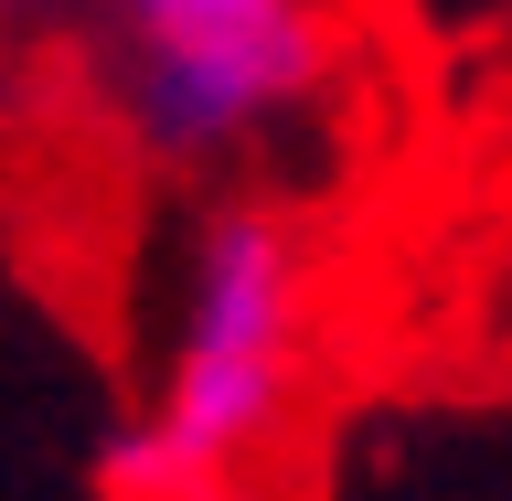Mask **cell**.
Returning <instances> with one entry per match:
<instances>
[{"label":"cell","instance_id":"6da1fadb","mask_svg":"<svg viewBox=\"0 0 512 501\" xmlns=\"http://www.w3.org/2000/svg\"><path fill=\"white\" fill-rule=\"evenodd\" d=\"M320 331V235L224 182L182 235L150 395L96 438V501H246L278 459Z\"/></svg>","mask_w":512,"mask_h":501},{"label":"cell","instance_id":"7a4b0ae2","mask_svg":"<svg viewBox=\"0 0 512 501\" xmlns=\"http://www.w3.org/2000/svg\"><path fill=\"white\" fill-rule=\"evenodd\" d=\"M54 43L107 150L160 182H246L342 96L331 0H75Z\"/></svg>","mask_w":512,"mask_h":501},{"label":"cell","instance_id":"3957f363","mask_svg":"<svg viewBox=\"0 0 512 501\" xmlns=\"http://www.w3.org/2000/svg\"><path fill=\"white\" fill-rule=\"evenodd\" d=\"M0 11H11V32H22V43H43V32L75 22V0H0Z\"/></svg>","mask_w":512,"mask_h":501}]
</instances>
